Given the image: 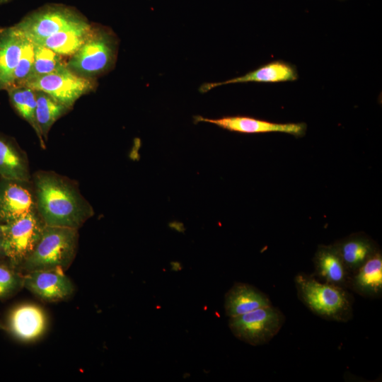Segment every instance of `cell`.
<instances>
[{"label": "cell", "mask_w": 382, "mask_h": 382, "mask_svg": "<svg viewBox=\"0 0 382 382\" xmlns=\"http://www.w3.org/2000/svg\"><path fill=\"white\" fill-rule=\"evenodd\" d=\"M33 185L37 212L45 225L78 229L93 209L72 182L51 171H39Z\"/></svg>", "instance_id": "6da1fadb"}, {"label": "cell", "mask_w": 382, "mask_h": 382, "mask_svg": "<svg viewBox=\"0 0 382 382\" xmlns=\"http://www.w3.org/2000/svg\"><path fill=\"white\" fill-rule=\"evenodd\" d=\"M299 299L320 318L347 323L353 317L354 298L348 289L300 272L294 277Z\"/></svg>", "instance_id": "7a4b0ae2"}, {"label": "cell", "mask_w": 382, "mask_h": 382, "mask_svg": "<svg viewBox=\"0 0 382 382\" xmlns=\"http://www.w3.org/2000/svg\"><path fill=\"white\" fill-rule=\"evenodd\" d=\"M78 229L45 225L41 237L21 267L27 272L45 269L65 270L74 258Z\"/></svg>", "instance_id": "3957f363"}, {"label": "cell", "mask_w": 382, "mask_h": 382, "mask_svg": "<svg viewBox=\"0 0 382 382\" xmlns=\"http://www.w3.org/2000/svg\"><path fill=\"white\" fill-rule=\"evenodd\" d=\"M115 56L116 41L112 33L93 25L86 40L66 64L78 75L93 79L112 67Z\"/></svg>", "instance_id": "277c9868"}, {"label": "cell", "mask_w": 382, "mask_h": 382, "mask_svg": "<svg viewBox=\"0 0 382 382\" xmlns=\"http://www.w3.org/2000/svg\"><path fill=\"white\" fill-rule=\"evenodd\" d=\"M45 224L37 212L0 224L1 252L11 264L21 266L39 241Z\"/></svg>", "instance_id": "5b68a950"}, {"label": "cell", "mask_w": 382, "mask_h": 382, "mask_svg": "<svg viewBox=\"0 0 382 382\" xmlns=\"http://www.w3.org/2000/svg\"><path fill=\"white\" fill-rule=\"evenodd\" d=\"M86 21L74 8L47 4L27 14L15 25L33 42L39 43L66 27Z\"/></svg>", "instance_id": "8992f818"}, {"label": "cell", "mask_w": 382, "mask_h": 382, "mask_svg": "<svg viewBox=\"0 0 382 382\" xmlns=\"http://www.w3.org/2000/svg\"><path fill=\"white\" fill-rule=\"evenodd\" d=\"M284 322L282 312L271 305L229 318L228 327L238 340L258 346L268 343L276 336Z\"/></svg>", "instance_id": "52a82bcc"}, {"label": "cell", "mask_w": 382, "mask_h": 382, "mask_svg": "<svg viewBox=\"0 0 382 382\" xmlns=\"http://www.w3.org/2000/svg\"><path fill=\"white\" fill-rule=\"evenodd\" d=\"M93 79L78 75L66 64L57 71L32 79L23 86L42 91L70 109L82 96L95 88Z\"/></svg>", "instance_id": "ba28073f"}, {"label": "cell", "mask_w": 382, "mask_h": 382, "mask_svg": "<svg viewBox=\"0 0 382 382\" xmlns=\"http://www.w3.org/2000/svg\"><path fill=\"white\" fill-rule=\"evenodd\" d=\"M37 211L33 183L0 177V224Z\"/></svg>", "instance_id": "9c48e42d"}, {"label": "cell", "mask_w": 382, "mask_h": 382, "mask_svg": "<svg viewBox=\"0 0 382 382\" xmlns=\"http://www.w3.org/2000/svg\"><path fill=\"white\" fill-rule=\"evenodd\" d=\"M23 286L42 300L49 302L64 300L74 290L70 279L62 269H45L28 272L23 276Z\"/></svg>", "instance_id": "30bf717a"}, {"label": "cell", "mask_w": 382, "mask_h": 382, "mask_svg": "<svg viewBox=\"0 0 382 382\" xmlns=\"http://www.w3.org/2000/svg\"><path fill=\"white\" fill-rule=\"evenodd\" d=\"M196 122H209L222 129L245 134L284 132L296 137L304 135L306 130L305 123H274L246 116H227L218 119H209L195 116Z\"/></svg>", "instance_id": "8fae6325"}, {"label": "cell", "mask_w": 382, "mask_h": 382, "mask_svg": "<svg viewBox=\"0 0 382 382\" xmlns=\"http://www.w3.org/2000/svg\"><path fill=\"white\" fill-rule=\"evenodd\" d=\"M47 323L44 311L30 303L16 307L8 318L9 330L15 337L24 342L39 338L45 332Z\"/></svg>", "instance_id": "7c38bea8"}, {"label": "cell", "mask_w": 382, "mask_h": 382, "mask_svg": "<svg viewBox=\"0 0 382 382\" xmlns=\"http://www.w3.org/2000/svg\"><path fill=\"white\" fill-rule=\"evenodd\" d=\"M313 276L318 280L349 289L351 274L333 244L320 245L313 258Z\"/></svg>", "instance_id": "4fadbf2b"}, {"label": "cell", "mask_w": 382, "mask_h": 382, "mask_svg": "<svg viewBox=\"0 0 382 382\" xmlns=\"http://www.w3.org/2000/svg\"><path fill=\"white\" fill-rule=\"evenodd\" d=\"M24 38L23 33L15 25L0 28V91H7L13 86Z\"/></svg>", "instance_id": "5bb4252c"}, {"label": "cell", "mask_w": 382, "mask_h": 382, "mask_svg": "<svg viewBox=\"0 0 382 382\" xmlns=\"http://www.w3.org/2000/svg\"><path fill=\"white\" fill-rule=\"evenodd\" d=\"M268 296L253 285L236 282L226 293L224 309L229 318L271 306Z\"/></svg>", "instance_id": "9a60e30c"}, {"label": "cell", "mask_w": 382, "mask_h": 382, "mask_svg": "<svg viewBox=\"0 0 382 382\" xmlns=\"http://www.w3.org/2000/svg\"><path fill=\"white\" fill-rule=\"evenodd\" d=\"M349 289L366 298L382 295V254L379 249L350 277Z\"/></svg>", "instance_id": "2e32d148"}, {"label": "cell", "mask_w": 382, "mask_h": 382, "mask_svg": "<svg viewBox=\"0 0 382 382\" xmlns=\"http://www.w3.org/2000/svg\"><path fill=\"white\" fill-rule=\"evenodd\" d=\"M296 79L297 74L291 66L276 61L239 77L222 82L204 83L199 90L202 93H206L214 88L226 84L247 82L277 83L295 81Z\"/></svg>", "instance_id": "e0dca14e"}, {"label": "cell", "mask_w": 382, "mask_h": 382, "mask_svg": "<svg viewBox=\"0 0 382 382\" xmlns=\"http://www.w3.org/2000/svg\"><path fill=\"white\" fill-rule=\"evenodd\" d=\"M352 274L378 250L376 243L364 233H354L333 243Z\"/></svg>", "instance_id": "ac0fdd59"}, {"label": "cell", "mask_w": 382, "mask_h": 382, "mask_svg": "<svg viewBox=\"0 0 382 382\" xmlns=\"http://www.w3.org/2000/svg\"><path fill=\"white\" fill-rule=\"evenodd\" d=\"M0 177L30 181L31 176L27 155L16 142L0 134Z\"/></svg>", "instance_id": "d6986e66"}, {"label": "cell", "mask_w": 382, "mask_h": 382, "mask_svg": "<svg viewBox=\"0 0 382 382\" xmlns=\"http://www.w3.org/2000/svg\"><path fill=\"white\" fill-rule=\"evenodd\" d=\"M92 27L87 20L66 27L40 42L35 44L44 45L62 57H71L86 40Z\"/></svg>", "instance_id": "ffe728a7"}, {"label": "cell", "mask_w": 382, "mask_h": 382, "mask_svg": "<svg viewBox=\"0 0 382 382\" xmlns=\"http://www.w3.org/2000/svg\"><path fill=\"white\" fill-rule=\"evenodd\" d=\"M10 103L16 112L34 129L42 148L45 141L38 129L35 120L36 91L25 86H13L7 91Z\"/></svg>", "instance_id": "44dd1931"}, {"label": "cell", "mask_w": 382, "mask_h": 382, "mask_svg": "<svg viewBox=\"0 0 382 382\" xmlns=\"http://www.w3.org/2000/svg\"><path fill=\"white\" fill-rule=\"evenodd\" d=\"M36 123L45 141L52 125L71 109L46 93L40 91H36Z\"/></svg>", "instance_id": "7402d4cb"}, {"label": "cell", "mask_w": 382, "mask_h": 382, "mask_svg": "<svg viewBox=\"0 0 382 382\" xmlns=\"http://www.w3.org/2000/svg\"><path fill=\"white\" fill-rule=\"evenodd\" d=\"M34 45L35 57L33 68L28 81L54 72L66 65V63L64 62L61 55L44 45L35 43Z\"/></svg>", "instance_id": "603a6c76"}, {"label": "cell", "mask_w": 382, "mask_h": 382, "mask_svg": "<svg viewBox=\"0 0 382 382\" xmlns=\"http://www.w3.org/2000/svg\"><path fill=\"white\" fill-rule=\"evenodd\" d=\"M34 57V43L25 35L21 56L13 74L12 87L23 86L29 79L33 68Z\"/></svg>", "instance_id": "cb8c5ba5"}, {"label": "cell", "mask_w": 382, "mask_h": 382, "mask_svg": "<svg viewBox=\"0 0 382 382\" xmlns=\"http://www.w3.org/2000/svg\"><path fill=\"white\" fill-rule=\"evenodd\" d=\"M23 286V276L11 267L0 264V299L6 298Z\"/></svg>", "instance_id": "d4e9b609"}, {"label": "cell", "mask_w": 382, "mask_h": 382, "mask_svg": "<svg viewBox=\"0 0 382 382\" xmlns=\"http://www.w3.org/2000/svg\"><path fill=\"white\" fill-rule=\"evenodd\" d=\"M10 1H11V0H0V4L7 3V2Z\"/></svg>", "instance_id": "484cf974"}, {"label": "cell", "mask_w": 382, "mask_h": 382, "mask_svg": "<svg viewBox=\"0 0 382 382\" xmlns=\"http://www.w3.org/2000/svg\"><path fill=\"white\" fill-rule=\"evenodd\" d=\"M0 253H2L1 252V233L0 231Z\"/></svg>", "instance_id": "4316f807"}, {"label": "cell", "mask_w": 382, "mask_h": 382, "mask_svg": "<svg viewBox=\"0 0 382 382\" xmlns=\"http://www.w3.org/2000/svg\"><path fill=\"white\" fill-rule=\"evenodd\" d=\"M5 328L4 325L0 322V330H5Z\"/></svg>", "instance_id": "83f0119b"}]
</instances>
